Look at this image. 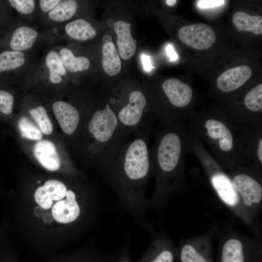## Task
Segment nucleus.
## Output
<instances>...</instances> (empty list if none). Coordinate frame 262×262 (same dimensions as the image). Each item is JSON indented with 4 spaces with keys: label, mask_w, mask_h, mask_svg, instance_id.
<instances>
[{
    "label": "nucleus",
    "mask_w": 262,
    "mask_h": 262,
    "mask_svg": "<svg viewBox=\"0 0 262 262\" xmlns=\"http://www.w3.org/2000/svg\"><path fill=\"white\" fill-rule=\"evenodd\" d=\"M147 131H141L123 144L104 175L123 206L149 229L144 218L148 209L145 192L153 166Z\"/></svg>",
    "instance_id": "nucleus-1"
},
{
    "label": "nucleus",
    "mask_w": 262,
    "mask_h": 262,
    "mask_svg": "<svg viewBox=\"0 0 262 262\" xmlns=\"http://www.w3.org/2000/svg\"><path fill=\"white\" fill-rule=\"evenodd\" d=\"M113 105L110 98L91 113L86 123V135L90 140L87 150L104 174L128 135L121 127Z\"/></svg>",
    "instance_id": "nucleus-2"
},
{
    "label": "nucleus",
    "mask_w": 262,
    "mask_h": 262,
    "mask_svg": "<svg viewBox=\"0 0 262 262\" xmlns=\"http://www.w3.org/2000/svg\"><path fill=\"white\" fill-rule=\"evenodd\" d=\"M181 152V143L175 132L168 131L159 139L152 164L156 168V185L148 207L162 209L176 190L177 171Z\"/></svg>",
    "instance_id": "nucleus-3"
},
{
    "label": "nucleus",
    "mask_w": 262,
    "mask_h": 262,
    "mask_svg": "<svg viewBox=\"0 0 262 262\" xmlns=\"http://www.w3.org/2000/svg\"><path fill=\"white\" fill-rule=\"evenodd\" d=\"M215 262H262V236L227 229L219 236Z\"/></svg>",
    "instance_id": "nucleus-4"
},
{
    "label": "nucleus",
    "mask_w": 262,
    "mask_h": 262,
    "mask_svg": "<svg viewBox=\"0 0 262 262\" xmlns=\"http://www.w3.org/2000/svg\"><path fill=\"white\" fill-rule=\"evenodd\" d=\"M126 101L115 109L117 119L127 134L147 129V99L139 90L131 91Z\"/></svg>",
    "instance_id": "nucleus-5"
},
{
    "label": "nucleus",
    "mask_w": 262,
    "mask_h": 262,
    "mask_svg": "<svg viewBox=\"0 0 262 262\" xmlns=\"http://www.w3.org/2000/svg\"><path fill=\"white\" fill-rule=\"evenodd\" d=\"M246 213L262 229V187L252 176L244 173L235 175L231 180Z\"/></svg>",
    "instance_id": "nucleus-6"
},
{
    "label": "nucleus",
    "mask_w": 262,
    "mask_h": 262,
    "mask_svg": "<svg viewBox=\"0 0 262 262\" xmlns=\"http://www.w3.org/2000/svg\"><path fill=\"white\" fill-rule=\"evenodd\" d=\"M216 227L206 232L182 241L178 249L180 262H213V238Z\"/></svg>",
    "instance_id": "nucleus-7"
},
{
    "label": "nucleus",
    "mask_w": 262,
    "mask_h": 262,
    "mask_svg": "<svg viewBox=\"0 0 262 262\" xmlns=\"http://www.w3.org/2000/svg\"><path fill=\"white\" fill-rule=\"evenodd\" d=\"M178 36L183 44L199 50L210 49L216 39L213 29L203 23L182 27L179 31Z\"/></svg>",
    "instance_id": "nucleus-8"
},
{
    "label": "nucleus",
    "mask_w": 262,
    "mask_h": 262,
    "mask_svg": "<svg viewBox=\"0 0 262 262\" xmlns=\"http://www.w3.org/2000/svg\"><path fill=\"white\" fill-rule=\"evenodd\" d=\"M178 249L165 235L155 237L137 262H175Z\"/></svg>",
    "instance_id": "nucleus-9"
},
{
    "label": "nucleus",
    "mask_w": 262,
    "mask_h": 262,
    "mask_svg": "<svg viewBox=\"0 0 262 262\" xmlns=\"http://www.w3.org/2000/svg\"><path fill=\"white\" fill-rule=\"evenodd\" d=\"M54 116L63 132L68 135L75 134L80 127L81 115L78 110L71 104L57 101L52 105Z\"/></svg>",
    "instance_id": "nucleus-10"
},
{
    "label": "nucleus",
    "mask_w": 262,
    "mask_h": 262,
    "mask_svg": "<svg viewBox=\"0 0 262 262\" xmlns=\"http://www.w3.org/2000/svg\"><path fill=\"white\" fill-rule=\"evenodd\" d=\"M66 199L56 202L51 212L54 219L58 222L68 224L74 222L81 214V208L77 200L76 193L67 190Z\"/></svg>",
    "instance_id": "nucleus-11"
},
{
    "label": "nucleus",
    "mask_w": 262,
    "mask_h": 262,
    "mask_svg": "<svg viewBox=\"0 0 262 262\" xmlns=\"http://www.w3.org/2000/svg\"><path fill=\"white\" fill-rule=\"evenodd\" d=\"M162 89L170 103L175 107H185L192 99L191 88L178 79L166 80L162 84Z\"/></svg>",
    "instance_id": "nucleus-12"
},
{
    "label": "nucleus",
    "mask_w": 262,
    "mask_h": 262,
    "mask_svg": "<svg viewBox=\"0 0 262 262\" xmlns=\"http://www.w3.org/2000/svg\"><path fill=\"white\" fill-rule=\"evenodd\" d=\"M252 75L251 68L246 65L229 68L217 78V86L221 91L228 92L242 86Z\"/></svg>",
    "instance_id": "nucleus-13"
},
{
    "label": "nucleus",
    "mask_w": 262,
    "mask_h": 262,
    "mask_svg": "<svg viewBox=\"0 0 262 262\" xmlns=\"http://www.w3.org/2000/svg\"><path fill=\"white\" fill-rule=\"evenodd\" d=\"M33 153L45 169L53 171L60 168V157L55 146L51 141L48 140L38 141L33 146Z\"/></svg>",
    "instance_id": "nucleus-14"
},
{
    "label": "nucleus",
    "mask_w": 262,
    "mask_h": 262,
    "mask_svg": "<svg viewBox=\"0 0 262 262\" xmlns=\"http://www.w3.org/2000/svg\"><path fill=\"white\" fill-rule=\"evenodd\" d=\"M130 26V23L121 20L116 21L114 25L119 54L124 60L131 58L136 50V41L131 36Z\"/></svg>",
    "instance_id": "nucleus-15"
},
{
    "label": "nucleus",
    "mask_w": 262,
    "mask_h": 262,
    "mask_svg": "<svg viewBox=\"0 0 262 262\" xmlns=\"http://www.w3.org/2000/svg\"><path fill=\"white\" fill-rule=\"evenodd\" d=\"M205 127L210 137L214 139H219V146L223 151H229L232 149V134L223 122L215 119H209L206 122Z\"/></svg>",
    "instance_id": "nucleus-16"
},
{
    "label": "nucleus",
    "mask_w": 262,
    "mask_h": 262,
    "mask_svg": "<svg viewBox=\"0 0 262 262\" xmlns=\"http://www.w3.org/2000/svg\"><path fill=\"white\" fill-rule=\"evenodd\" d=\"M38 35L37 32L28 26H21L14 32L10 46L14 51H21L30 49Z\"/></svg>",
    "instance_id": "nucleus-17"
},
{
    "label": "nucleus",
    "mask_w": 262,
    "mask_h": 262,
    "mask_svg": "<svg viewBox=\"0 0 262 262\" xmlns=\"http://www.w3.org/2000/svg\"><path fill=\"white\" fill-rule=\"evenodd\" d=\"M232 22L238 32H250L257 35L262 34V16L238 11L233 14Z\"/></svg>",
    "instance_id": "nucleus-18"
},
{
    "label": "nucleus",
    "mask_w": 262,
    "mask_h": 262,
    "mask_svg": "<svg viewBox=\"0 0 262 262\" xmlns=\"http://www.w3.org/2000/svg\"><path fill=\"white\" fill-rule=\"evenodd\" d=\"M102 65L105 72L109 76L117 75L121 70V61L113 42L103 44L102 47Z\"/></svg>",
    "instance_id": "nucleus-19"
},
{
    "label": "nucleus",
    "mask_w": 262,
    "mask_h": 262,
    "mask_svg": "<svg viewBox=\"0 0 262 262\" xmlns=\"http://www.w3.org/2000/svg\"><path fill=\"white\" fill-rule=\"evenodd\" d=\"M65 31L71 38L78 41H86L96 35V31L88 21L78 19L68 22Z\"/></svg>",
    "instance_id": "nucleus-20"
},
{
    "label": "nucleus",
    "mask_w": 262,
    "mask_h": 262,
    "mask_svg": "<svg viewBox=\"0 0 262 262\" xmlns=\"http://www.w3.org/2000/svg\"><path fill=\"white\" fill-rule=\"evenodd\" d=\"M60 57L64 67L71 72L86 70L90 66V61L87 58L75 57L73 52L67 48L60 49Z\"/></svg>",
    "instance_id": "nucleus-21"
},
{
    "label": "nucleus",
    "mask_w": 262,
    "mask_h": 262,
    "mask_svg": "<svg viewBox=\"0 0 262 262\" xmlns=\"http://www.w3.org/2000/svg\"><path fill=\"white\" fill-rule=\"evenodd\" d=\"M77 3L75 0H61L49 13V18L53 21L63 22L70 19L76 13Z\"/></svg>",
    "instance_id": "nucleus-22"
},
{
    "label": "nucleus",
    "mask_w": 262,
    "mask_h": 262,
    "mask_svg": "<svg viewBox=\"0 0 262 262\" xmlns=\"http://www.w3.org/2000/svg\"><path fill=\"white\" fill-rule=\"evenodd\" d=\"M45 63L49 69L50 81L54 84L60 83L62 81L60 75H65L66 70L60 56L55 51H50L46 55Z\"/></svg>",
    "instance_id": "nucleus-23"
},
{
    "label": "nucleus",
    "mask_w": 262,
    "mask_h": 262,
    "mask_svg": "<svg viewBox=\"0 0 262 262\" xmlns=\"http://www.w3.org/2000/svg\"><path fill=\"white\" fill-rule=\"evenodd\" d=\"M25 62V55L21 51H6L0 53V71L16 69Z\"/></svg>",
    "instance_id": "nucleus-24"
},
{
    "label": "nucleus",
    "mask_w": 262,
    "mask_h": 262,
    "mask_svg": "<svg viewBox=\"0 0 262 262\" xmlns=\"http://www.w3.org/2000/svg\"><path fill=\"white\" fill-rule=\"evenodd\" d=\"M29 113L42 134L49 135L52 133V125L44 107L38 106L32 108L30 109Z\"/></svg>",
    "instance_id": "nucleus-25"
},
{
    "label": "nucleus",
    "mask_w": 262,
    "mask_h": 262,
    "mask_svg": "<svg viewBox=\"0 0 262 262\" xmlns=\"http://www.w3.org/2000/svg\"><path fill=\"white\" fill-rule=\"evenodd\" d=\"M18 128L23 138L33 141H39L42 138L40 129L26 116H22L19 119Z\"/></svg>",
    "instance_id": "nucleus-26"
},
{
    "label": "nucleus",
    "mask_w": 262,
    "mask_h": 262,
    "mask_svg": "<svg viewBox=\"0 0 262 262\" xmlns=\"http://www.w3.org/2000/svg\"><path fill=\"white\" fill-rule=\"evenodd\" d=\"M245 104L246 108L253 112L262 110V84L254 87L246 95Z\"/></svg>",
    "instance_id": "nucleus-27"
},
{
    "label": "nucleus",
    "mask_w": 262,
    "mask_h": 262,
    "mask_svg": "<svg viewBox=\"0 0 262 262\" xmlns=\"http://www.w3.org/2000/svg\"><path fill=\"white\" fill-rule=\"evenodd\" d=\"M53 200H60L66 196L67 191L66 186L61 181L49 180L43 186Z\"/></svg>",
    "instance_id": "nucleus-28"
},
{
    "label": "nucleus",
    "mask_w": 262,
    "mask_h": 262,
    "mask_svg": "<svg viewBox=\"0 0 262 262\" xmlns=\"http://www.w3.org/2000/svg\"><path fill=\"white\" fill-rule=\"evenodd\" d=\"M34 197L36 203L44 209H49L52 205L53 200L43 186L36 189Z\"/></svg>",
    "instance_id": "nucleus-29"
},
{
    "label": "nucleus",
    "mask_w": 262,
    "mask_h": 262,
    "mask_svg": "<svg viewBox=\"0 0 262 262\" xmlns=\"http://www.w3.org/2000/svg\"><path fill=\"white\" fill-rule=\"evenodd\" d=\"M14 102L13 96L9 92L0 90V111L6 115H10L13 111Z\"/></svg>",
    "instance_id": "nucleus-30"
},
{
    "label": "nucleus",
    "mask_w": 262,
    "mask_h": 262,
    "mask_svg": "<svg viewBox=\"0 0 262 262\" xmlns=\"http://www.w3.org/2000/svg\"><path fill=\"white\" fill-rule=\"evenodd\" d=\"M9 2L12 7L25 14L32 13L35 8V2L33 0H10Z\"/></svg>",
    "instance_id": "nucleus-31"
},
{
    "label": "nucleus",
    "mask_w": 262,
    "mask_h": 262,
    "mask_svg": "<svg viewBox=\"0 0 262 262\" xmlns=\"http://www.w3.org/2000/svg\"><path fill=\"white\" fill-rule=\"evenodd\" d=\"M223 0H201L197 2V6L201 8H212L222 5Z\"/></svg>",
    "instance_id": "nucleus-32"
},
{
    "label": "nucleus",
    "mask_w": 262,
    "mask_h": 262,
    "mask_svg": "<svg viewBox=\"0 0 262 262\" xmlns=\"http://www.w3.org/2000/svg\"><path fill=\"white\" fill-rule=\"evenodd\" d=\"M60 0H41L39 1V5L43 12L51 11L59 3Z\"/></svg>",
    "instance_id": "nucleus-33"
},
{
    "label": "nucleus",
    "mask_w": 262,
    "mask_h": 262,
    "mask_svg": "<svg viewBox=\"0 0 262 262\" xmlns=\"http://www.w3.org/2000/svg\"><path fill=\"white\" fill-rule=\"evenodd\" d=\"M116 262H132L126 247L119 251Z\"/></svg>",
    "instance_id": "nucleus-34"
},
{
    "label": "nucleus",
    "mask_w": 262,
    "mask_h": 262,
    "mask_svg": "<svg viewBox=\"0 0 262 262\" xmlns=\"http://www.w3.org/2000/svg\"><path fill=\"white\" fill-rule=\"evenodd\" d=\"M142 65L146 71H150L154 67L152 66L150 56L142 54L141 56Z\"/></svg>",
    "instance_id": "nucleus-35"
},
{
    "label": "nucleus",
    "mask_w": 262,
    "mask_h": 262,
    "mask_svg": "<svg viewBox=\"0 0 262 262\" xmlns=\"http://www.w3.org/2000/svg\"><path fill=\"white\" fill-rule=\"evenodd\" d=\"M165 50L166 51V54L171 61H176L178 59V55L176 52L173 46L171 44H168L166 46Z\"/></svg>",
    "instance_id": "nucleus-36"
},
{
    "label": "nucleus",
    "mask_w": 262,
    "mask_h": 262,
    "mask_svg": "<svg viewBox=\"0 0 262 262\" xmlns=\"http://www.w3.org/2000/svg\"><path fill=\"white\" fill-rule=\"evenodd\" d=\"M258 156L260 161L262 163V139H261L258 144Z\"/></svg>",
    "instance_id": "nucleus-37"
},
{
    "label": "nucleus",
    "mask_w": 262,
    "mask_h": 262,
    "mask_svg": "<svg viewBox=\"0 0 262 262\" xmlns=\"http://www.w3.org/2000/svg\"><path fill=\"white\" fill-rule=\"evenodd\" d=\"M112 38L110 35L107 34L104 35L102 38V41L104 44L112 42Z\"/></svg>",
    "instance_id": "nucleus-38"
},
{
    "label": "nucleus",
    "mask_w": 262,
    "mask_h": 262,
    "mask_svg": "<svg viewBox=\"0 0 262 262\" xmlns=\"http://www.w3.org/2000/svg\"><path fill=\"white\" fill-rule=\"evenodd\" d=\"M166 4L170 6H174L177 3V0H166L165 1Z\"/></svg>",
    "instance_id": "nucleus-39"
}]
</instances>
